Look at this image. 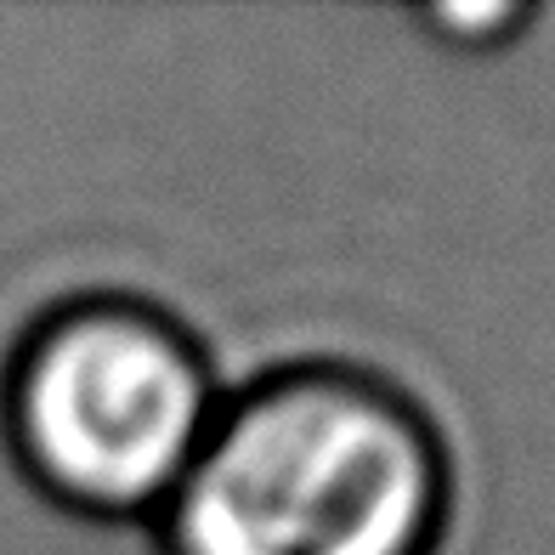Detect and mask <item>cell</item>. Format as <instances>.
Wrapping results in <instances>:
<instances>
[{
	"instance_id": "cell-1",
	"label": "cell",
	"mask_w": 555,
	"mask_h": 555,
	"mask_svg": "<svg viewBox=\"0 0 555 555\" xmlns=\"http://www.w3.org/2000/svg\"><path fill=\"white\" fill-rule=\"evenodd\" d=\"M453 453L437 414L351 358H289L221 391L154 516L159 555H437Z\"/></svg>"
},
{
	"instance_id": "cell-2",
	"label": "cell",
	"mask_w": 555,
	"mask_h": 555,
	"mask_svg": "<svg viewBox=\"0 0 555 555\" xmlns=\"http://www.w3.org/2000/svg\"><path fill=\"white\" fill-rule=\"evenodd\" d=\"M210 351L176 312L91 289L46 307L0 369V437L40 499L154 521L221 409Z\"/></svg>"
}]
</instances>
